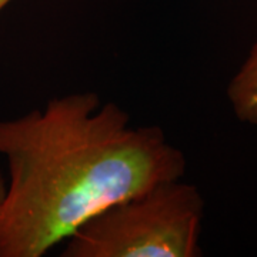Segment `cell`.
Listing matches in <instances>:
<instances>
[{"label":"cell","mask_w":257,"mask_h":257,"mask_svg":"<svg viewBox=\"0 0 257 257\" xmlns=\"http://www.w3.org/2000/svg\"><path fill=\"white\" fill-rule=\"evenodd\" d=\"M94 92L52 99L0 121L10 182L0 206V257H42L99 211L180 179L183 153L157 126H130Z\"/></svg>","instance_id":"6da1fadb"},{"label":"cell","mask_w":257,"mask_h":257,"mask_svg":"<svg viewBox=\"0 0 257 257\" xmlns=\"http://www.w3.org/2000/svg\"><path fill=\"white\" fill-rule=\"evenodd\" d=\"M203 199L192 184L165 180L99 211L69 237L63 257H196Z\"/></svg>","instance_id":"7a4b0ae2"},{"label":"cell","mask_w":257,"mask_h":257,"mask_svg":"<svg viewBox=\"0 0 257 257\" xmlns=\"http://www.w3.org/2000/svg\"><path fill=\"white\" fill-rule=\"evenodd\" d=\"M227 96L236 116L241 121L257 126V43L231 79Z\"/></svg>","instance_id":"3957f363"},{"label":"cell","mask_w":257,"mask_h":257,"mask_svg":"<svg viewBox=\"0 0 257 257\" xmlns=\"http://www.w3.org/2000/svg\"><path fill=\"white\" fill-rule=\"evenodd\" d=\"M6 189H8V184L5 183V179H3V176H2V173H0V206H2V203H3V200H5Z\"/></svg>","instance_id":"277c9868"},{"label":"cell","mask_w":257,"mask_h":257,"mask_svg":"<svg viewBox=\"0 0 257 257\" xmlns=\"http://www.w3.org/2000/svg\"><path fill=\"white\" fill-rule=\"evenodd\" d=\"M9 2H12V0H0V12L3 10V8H5Z\"/></svg>","instance_id":"5b68a950"}]
</instances>
